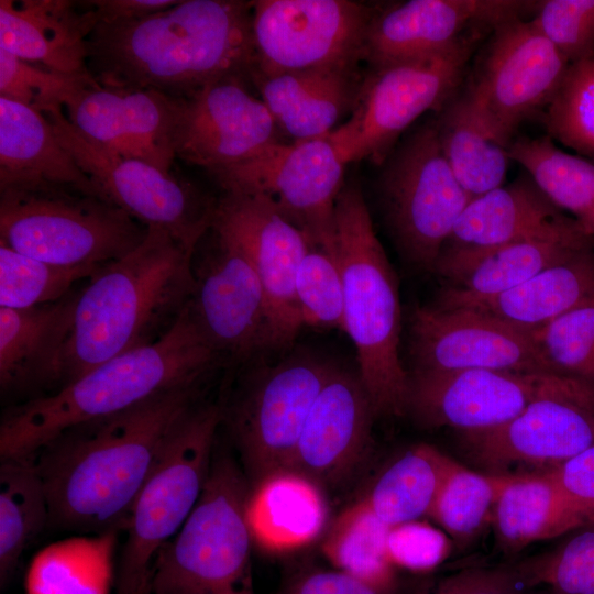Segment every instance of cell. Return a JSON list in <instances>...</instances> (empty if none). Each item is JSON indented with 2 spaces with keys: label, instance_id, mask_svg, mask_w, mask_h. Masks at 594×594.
<instances>
[{
  "label": "cell",
  "instance_id": "33",
  "mask_svg": "<svg viewBox=\"0 0 594 594\" xmlns=\"http://www.w3.org/2000/svg\"><path fill=\"white\" fill-rule=\"evenodd\" d=\"M593 300L594 246L546 268L508 292L455 308L473 309L535 330Z\"/></svg>",
  "mask_w": 594,
  "mask_h": 594
},
{
  "label": "cell",
  "instance_id": "21",
  "mask_svg": "<svg viewBox=\"0 0 594 594\" xmlns=\"http://www.w3.org/2000/svg\"><path fill=\"white\" fill-rule=\"evenodd\" d=\"M539 2L518 0H409L375 12L363 61L373 67L446 52L472 34L520 19Z\"/></svg>",
  "mask_w": 594,
  "mask_h": 594
},
{
  "label": "cell",
  "instance_id": "23",
  "mask_svg": "<svg viewBox=\"0 0 594 594\" xmlns=\"http://www.w3.org/2000/svg\"><path fill=\"white\" fill-rule=\"evenodd\" d=\"M574 226L579 224L565 216L528 175L472 198L457 220L435 271L455 283L488 251Z\"/></svg>",
  "mask_w": 594,
  "mask_h": 594
},
{
  "label": "cell",
  "instance_id": "44",
  "mask_svg": "<svg viewBox=\"0 0 594 594\" xmlns=\"http://www.w3.org/2000/svg\"><path fill=\"white\" fill-rule=\"evenodd\" d=\"M302 326L343 328L344 290L336 253L310 244L296 278Z\"/></svg>",
  "mask_w": 594,
  "mask_h": 594
},
{
  "label": "cell",
  "instance_id": "39",
  "mask_svg": "<svg viewBox=\"0 0 594 594\" xmlns=\"http://www.w3.org/2000/svg\"><path fill=\"white\" fill-rule=\"evenodd\" d=\"M510 475L474 472L453 460L428 516L453 539L465 542L492 518L497 497Z\"/></svg>",
  "mask_w": 594,
  "mask_h": 594
},
{
  "label": "cell",
  "instance_id": "3",
  "mask_svg": "<svg viewBox=\"0 0 594 594\" xmlns=\"http://www.w3.org/2000/svg\"><path fill=\"white\" fill-rule=\"evenodd\" d=\"M193 255L167 231L148 228L135 250L102 265L78 292L50 393L163 338L190 302Z\"/></svg>",
  "mask_w": 594,
  "mask_h": 594
},
{
  "label": "cell",
  "instance_id": "5",
  "mask_svg": "<svg viewBox=\"0 0 594 594\" xmlns=\"http://www.w3.org/2000/svg\"><path fill=\"white\" fill-rule=\"evenodd\" d=\"M336 255L344 290L342 330L355 346L359 377L376 415L402 416L409 375L399 359L397 277L356 184L344 185L337 199Z\"/></svg>",
  "mask_w": 594,
  "mask_h": 594
},
{
  "label": "cell",
  "instance_id": "28",
  "mask_svg": "<svg viewBox=\"0 0 594 594\" xmlns=\"http://www.w3.org/2000/svg\"><path fill=\"white\" fill-rule=\"evenodd\" d=\"M79 290L29 307H0V387L2 394L50 393L68 338ZM31 398V397H30Z\"/></svg>",
  "mask_w": 594,
  "mask_h": 594
},
{
  "label": "cell",
  "instance_id": "25",
  "mask_svg": "<svg viewBox=\"0 0 594 594\" xmlns=\"http://www.w3.org/2000/svg\"><path fill=\"white\" fill-rule=\"evenodd\" d=\"M375 415L359 374L336 366L309 411L289 470L319 485L340 480L365 454Z\"/></svg>",
  "mask_w": 594,
  "mask_h": 594
},
{
  "label": "cell",
  "instance_id": "36",
  "mask_svg": "<svg viewBox=\"0 0 594 594\" xmlns=\"http://www.w3.org/2000/svg\"><path fill=\"white\" fill-rule=\"evenodd\" d=\"M453 459L429 444L405 451L378 476L363 497L387 526L428 516Z\"/></svg>",
  "mask_w": 594,
  "mask_h": 594
},
{
  "label": "cell",
  "instance_id": "37",
  "mask_svg": "<svg viewBox=\"0 0 594 594\" xmlns=\"http://www.w3.org/2000/svg\"><path fill=\"white\" fill-rule=\"evenodd\" d=\"M50 509L33 458L1 460L0 580L14 574L31 542L48 528Z\"/></svg>",
  "mask_w": 594,
  "mask_h": 594
},
{
  "label": "cell",
  "instance_id": "50",
  "mask_svg": "<svg viewBox=\"0 0 594 594\" xmlns=\"http://www.w3.org/2000/svg\"><path fill=\"white\" fill-rule=\"evenodd\" d=\"M547 472L594 524V443Z\"/></svg>",
  "mask_w": 594,
  "mask_h": 594
},
{
  "label": "cell",
  "instance_id": "30",
  "mask_svg": "<svg viewBox=\"0 0 594 594\" xmlns=\"http://www.w3.org/2000/svg\"><path fill=\"white\" fill-rule=\"evenodd\" d=\"M245 517L253 542L266 552L279 554L319 538L327 526L328 506L318 483L286 469L250 486Z\"/></svg>",
  "mask_w": 594,
  "mask_h": 594
},
{
  "label": "cell",
  "instance_id": "6",
  "mask_svg": "<svg viewBox=\"0 0 594 594\" xmlns=\"http://www.w3.org/2000/svg\"><path fill=\"white\" fill-rule=\"evenodd\" d=\"M249 492L248 477L230 455L212 458L194 510L155 554L150 594H256Z\"/></svg>",
  "mask_w": 594,
  "mask_h": 594
},
{
  "label": "cell",
  "instance_id": "12",
  "mask_svg": "<svg viewBox=\"0 0 594 594\" xmlns=\"http://www.w3.org/2000/svg\"><path fill=\"white\" fill-rule=\"evenodd\" d=\"M345 165L326 136L274 143L212 176L224 193L267 198L310 244L336 253V204L345 185Z\"/></svg>",
  "mask_w": 594,
  "mask_h": 594
},
{
  "label": "cell",
  "instance_id": "49",
  "mask_svg": "<svg viewBox=\"0 0 594 594\" xmlns=\"http://www.w3.org/2000/svg\"><path fill=\"white\" fill-rule=\"evenodd\" d=\"M525 587L513 564L463 570L441 582L433 594H526Z\"/></svg>",
  "mask_w": 594,
  "mask_h": 594
},
{
  "label": "cell",
  "instance_id": "15",
  "mask_svg": "<svg viewBox=\"0 0 594 594\" xmlns=\"http://www.w3.org/2000/svg\"><path fill=\"white\" fill-rule=\"evenodd\" d=\"M252 74L359 67L374 11L350 0L252 1ZM251 76V77H252Z\"/></svg>",
  "mask_w": 594,
  "mask_h": 594
},
{
  "label": "cell",
  "instance_id": "34",
  "mask_svg": "<svg viewBox=\"0 0 594 594\" xmlns=\"http://www.w3.org/2000/svg\"><path fill=\"white\" fill-rule=\"evenodd\" d=\"M435 121L443 154L473 198L503 186L508 146L493 134L466 91L453 96Z\"/></svg>",
  "mask_w": 594,
  "mask_h": 594
},
{
  "label": "cell",
  "instance_id": "38",
  "mask_svg": "<svg viewBox=\"0 0 594 594\" xmlns=\"http://www.w3.org/2000/svg\"><path fill=\"white\" fill-rule=\"evenodd\" d=\"M388 530L362 498L331 522L321 549L338 571L389 593L395 574L386 549Z\"/></svg>",
  "mask_w": 594,
  "mask_h": 594
},
{
  "label": "cell",
  "instance_id": "13",
  "mask_svg": "<svg viewBox=\"0 0 594 594\" xmlns=\"http://www.w3.org/2000/svg\"><path fill=\"white\" fill-rule=\"evenodd\" d=\"M564 398L594 404V387L563 375L493 370H415L408 410L429 427L462 432L502 426L535 402Z\"/></svg>",
  "mask_w": 594,
  "mask_h": 594
},
{
  "label": "cell",
  "instance_id": "19",
  "mask_svg": "<svg viewBox=\"0 0 594 594\" xmlns=\"http://www.w3.org/2000/svg\"><path fill=\"white\" fill-rule=\"evenodd\" d=\"M415 370H493L561 375L532 330L468 309L417 308L410 321Z\"/></svg>",
  "mask_w": 594,
  "mask_h": 594
},
{
  "label": "cell",
  "instance_id": "9",
  "mask_svg": "<svg viewBox=\"0 0 594 594\" xmlns=\"http://www.w3.org/2000/svg\"><path fill=\"white\" fill-rule=\"evenodd\" d=\"M485 32L435 55L375 66L363 78L350 118L327 138L345 164L386 161L398 136L422 113L454 96Z\"/></svg>",
  "mask_w": 594,
  "mask_h": 594
},
{
  "label": "cell",
  "instance_id": "45",
  "mask_svg": "<svg viewBox=\"0 0 594 594\" xmlns=\"http://www.w3.org/2000/svg\"><path fill=\"white\" fill-rule=\"evenodd\" d=\"M532 334L561 375L594 387V300L532 330Z\"/></svg>",
  "mask_w": 594,
  "mask_h": 594
},
{
  "label": "cell",
  "instance_id": "52",
  "mask_svg": "<svg viewBox=\"0 0 594 594\" xmlns=\"http://www.w3.org/2000/svg\"><path fill=\"white\" fill-rule=\"evenodd\" d=\"M97 23H122L140 20L175 6L174 0H89L82 1Z\"/></svg>",
  "mask_w": 594,
  "mask_h": 594
},
{
  "label": "cell",
  "instance_id": "11",
  "mask_svg": "<svg viewBox=\"0 0 594 594\" xmlns=\"http://www.w3.org/2000/svg\"><path fill=\"white\" fill-rule=\"evenodd\" d=\"M43 113L61 144L107 200L145 227L167 231L195 253L212 227L218 199L173 173L86 140L69 123L63 107Z\"/></svg>",
  "mask_w": 594,
  "mask_h": 594
},
{
  "label": "cell",
  "instance_id": "27",
  "mask_svg": "<svg viewBox=\"0 0 594 594\" xmlns=\"http://www.w3.org/2000/svg\"><path fill=\"white\" fill-rule=\"evenodd\" d=\"M251 81L279 132L293 142L328 136L352 112L363 79L359 67L254 74Z\"/></svg>",
  "mask_w": 594,
  "mask_h": 594
},
{
  "label": "cell",
  "instance_id": "2",
  "mask_svg": "<svg viewBox=\"0 0 594 594\" xmlns=\"http://www.w3.org/2000/svg\"><path fill=\"white\" fill-rule=\"evenodd\" d=\"M252 1L180 0L146 18L97 23L87 67L103 86L153 89L174 98L256 66Z\"/></svg>",
  "mask_w": 594,
  "mask_h": 594
},
{
  "label": "cell",
  "instance_id": "24",
  "mask_svg": "<svg viewBox=\"0 0 594 594\" xmlns=\"http://www.w3.org/2000/svg\"><path fill=\"white\" fill-rule=\"evenodd\" d=\"M469 455L494 474L514 465L553 469L594 443V404L548 398L493 429L463 432Z\"/></svg>",
  "mask_w": 594,
  "mask_h": 594
},
{
  "label": "cell",
  "instance_id": "32",
  "mask_svg": "<svg viewBox=\"0 0 594 594\" xmlns=\"http://www.w3.org/2000/svg\"><path fill=\"white\" fill-rule=\"evenodd\" d=\"M492 520L497 543L507 553L588 524L547 471L512 474L497 497Z\"/></svg>",
  "mask_w": 594,
  "mask_h": 594
},
{
  "label": "cell",
  "instance_id": "14",
  "mask_svg": "<svg viewBox=\"0 0 594 594\" xmlns=\"http://www.w3.org/2000/svg\"><path fill=\"white\" fill-rule=\"evenodd\" d=\"M334 369L311 355L289 358L256 374L228 410L221 408L250 486L290 469L309 411Z\"/></svg>",
  "mask_w": 594,
  "mask_h": 594
},
{
  "label": "cell",
  "instance_id": "20",
  "mask_svg": "<svg viewBox=\"0 0 594 594\" xmlns=\"http://www.w3.org/2000/svg\"><path fill=\"white\" fill-rule=\"evenodd\" d=\"M278 128L246 79L223 78L178 98L176 158L211 175L280 142Z\"/></svg>",
  "mask_w": 594,
  "mask_h": 594
},
{
  "label": "cell",
  "instance_id": "26",
  "mask_svg": "<svg viewBox=\"0 0 594 594\" xmlns=\"http://www.w3.org/2000/svg\"><path fill=\"white\" fill-rule=\"evenodd\" d=\"M96 24L82 1L1 0L0 48L57 72L89 75L88 40Z\"/></svg>",
  "mask_w": 594,
  "mask_h": 594
},
{
  "label": "cell",
  "instance_id": "10",
  "mask_svg": "<svg viewBox=\"0 0 594 594\" xmlns=\"http://www.w3.org/2000/svg\"><path fill=\"white\" fill-rule=\"evenodd\" d=\"M380 193L404 256L421 270L435 271L457 220L473 198L443 154L436 121L421 125L391 152Z\"/></svg>",
  "mask_w": 594,
  "mask_h": 594
},
{
  "label": "cell",
  "instance_id": "42",
  "mask_svg": "<svg viewBox=\"0 0 594 594\" xmlns=\"http://www.w3.org/2000/svg\"><path fill=\"white\" fill-rule=\"evenodd\" d=\"M514 565L527 587L544 584L554 594H594V524Z\"/></svg>",
  "mask_w": 594,
  "mask_h": 594
},
{
  "label": "cell",
  "instance_id": "35",
  "mask_svg": "<svg viewBox=\"0 0 594 594\" xmlns=\"http://www.w3.org/2000/svg\"><path fill=\"white\" fill-rule=\"evenodd\" d=\"M508 155L541 191L594 239V163L560 150L549 136L510 142Z\"/></svg>",
  "mask_w": 594,
  "mask_h": 594
},
{
  "label": "cell",
  "instance_id": "51",
  "mask_svg": "<svg viewBox=\"0 0 594 594\" xmlns=\"http://www.w3.org/2000/svg\"><path fill=\"white\" fill-rule=\"evenodd\" d=\"M287 594H389L341 571H317L298 579Z\"/></svg>",
  "mask_w": 594,
  "mask_h": 594
},
{
  "label": "cell",
  "instance_id": "4",
  "mask_svg": "<svg viewBox=\"0 0 594 594\" xmlns=\"http://www.w3.org/2000/svg\"><path fill=\"white\" fill-rule=\"evenodd\" d=\"M224 361L194 320L189 304L153 344L118 355L48 394L7 408L0 460L32 457L65 429L129 409L170 388L206 381Z\"/></svg>",
  "mask_w": 594,
  "mask_h": 594
},
{
  "label": "cell",
  "instance_id": "47",
  "mask_svg": "<svg viewBox=\"0 0 594 594\" xmlns=\"http://www.w3.org/2000/svg\"><path fill=\"white\" fill-rule=\"evenodd\" d=\"M531 20L570 64L594 56V0L540 1Z\"/></svg>",
  "mask_w": 594,
  "mask_h": 594
},
{
  "label": "cell",
  "instance_id": "22",
  "mask_svg": "<svg viewBox=\"0 0 594 594\" xmlns=\"http://www.w3.org/2000/svg\"><path fill=\"white\" fill-rule=\"evenodd\" d=\"M86 140L172 173L178 98L153 89L111 87L96 80L64 107Z\"/></svg>",
  "mask_w": 594,
  "mask_h": 594
},
{
  "label": "cell",
  "instance_id": "7",
  "mask_svg": "<svg viewBox=\"0 0 594 594\" xmlns=\"http://www.w3.org/2000/svg\"><path fill=\"white\" fill-rule=\"evenodd\" d=\"M147 230L111 201L76 189L0 190V243L46 263L105 265L135 250Z\"/></svg>",
  "mask_w": 594,
  "mask_h": 594
},
{
  "label": "cell",
  "instance_id": "31",
  "mask_svg": "<svg viewBox=\"0 0 594 594\" xmlns=\"http://www.w3.org/2000/svg\"><path fill=\"white\" fill-rule=\"evenodd\" d=\"M593 246L594 239L585 234L580 226L512 242L476 258L455 282V286L440 294L433 306L452 309L501 295Z\"/></svg>",
  "mask_w": 594,
  "mask_h": 594
},
{
  "label": "cell",
  "instance_id": "53",
  "mask_svg": "<svg viewBox=\"0 0 594 594\" xmlns=\"http://www.w3.org/2000/svg\"><path fill=\"white\" fill-rule=\"evenodd\" d=\"M135 594H150V587H144L143 590L139 591L138 593Z\"/></svg>",
  "mask_w": 594,
  "mask_h": 594
},
{
  "label": "cell",
  "instance_id": "1",
  "mask_svg": "<svg viewBox=\"0 0 594 594\" xmlns=\"http://www.w3.org/2000/svg\"><path fill=\"white\" fill-rule=\"evenodd\" d=\"M204 382L77 424L43 444L32 458L47 497L48 528L101 535L125 530L169 436L198 405Z\"/></svg>",
  "mask_w": 594,
  "mask_h": 594
},
{
  "label": "cell",
  "instance_id": "8",
  "mask_svg": "<svg viewBox=\"0 0 594 594\" xmlns=\"http://www.w3.org/2000/svg\"><path fill=\"white\" fill-rule=\"evenodd\" d=\"M221 422L220 406L197 405L169 436L132 507L117 594L148 586L155 554L183 527L202 494Z\"/></svg>",
  "mask_w": 594,
  "mask_h": 594
},
{
  "label": "cell",
  "instance_id": "40",
  "mask_svg": "<svg viewBox=\"0 0 594 594\" xmlns=\"http://www.w3.org/2000/svg\"><path fill=\"white\" fill-rule=\"evenodd\" d=\"M101 266L55 265L0 243V307L22 309L57 301Z\"/></svg>",
  "mask_w": 594,
  "mask_h": 594
},
{
  "label": "cell",
  "instance_id": "18",
  "mask_svg": "<svg viewBox=\"0 0 594 594\" xmlns=\"http://www.w3.org/2000/svg\"><path fill=\"white\" fill-rule=\"evenodd\" d=\"M251 257L266 297L270 349H284L304 327L296 296L299 264L310 246L306 234L267 198L224 193L212 227Z\"/></svg>",
  "mask_w": 594,
  "mask_h": 594
},
{
  "label": "cell",
  "instance_id": "46",
  "mask_svg": "<svg viewBox=\"0 0 594 594\" xmlns=\"http://www.w3.org/2000/svg\"><path fill=\"white\" fill-rule=\"evenodd\" d=\"M94 81L90 74L57 72L23 61L0 48V97L36 111L64 108L77 92Z\"/></svg>",
  "mask_w": 594,
  "mask_h": 594
},
{
  "label": "cell",
  "instance_id": "54",
  "mask_svg": "<svg viewBox=\"0 0 594 594\" xmlns=\"http://www.w3.org/2000/svg\"><path fill=\"white\" fill-rule=\"evenodd\" d=\"M528 594V593H526ZM539 594H554L553 592L549 591V592H544V593H539Z\"/></svg>",
  "mask_w": 594,
  "mask_h": 594
},
{
  "label": "cell",
  "instance_id": "16",
  "mask_svg": "<svg viewBox=\"0 0 594 594\" xmlns=\"http://www.w3.org/2000/svg\"><path fill=\"white\" fill-rule=\"evenodd\" d=\"M570 63L532 20L493 30L466 94L493 134L509 146L519 124L548 106Z\"/></svg>",
  "mask_w": 594,
  "mask_h": 594
},
{
  "label": "cell",
  "instance_id": "17",
  "mask_svg": "<svg viewBox=\"0 0 594 594\" xmlns=\"http://www.w3.org/2000/svg\"><path fill=\"white\" fill-rule=\"evenodd\" d=\"M211 244L193 257L190 314L223 361H244L270 349L268 308L249 254L211 228Z\"/></svg>",
  "mask_w": 594,
  "mask_h": 594
},
{
  "label": "cell",
  "instance_id": "48",
  "mask_svg": "<svg viewBox=\"0 0 594 594\" xmlns=\"http://www.w3.org/2000/svg\"><path fill=\"white\" fill-rule=\"evenodd\" d=\"M387 556L394 566L414 572H427L449 556L451 543L442 530L413 520L389 527Z\"/></svg>",
  "mask_w": 594,
  "mask_h": 594
},
{
  "label": "cell",
  "instance_id": "41",
  "mask_svg": "<svg viewBox=\"0 0 594 594\" xmlns=\"http://www.w3.org/2000/svg\"><path fill=\"white\" fill-rule=\"evenodd\" d=\"M544 109L548 135L594 161V56L569 65Z\"/></svg>",
  "mask_w": 594,
  "mask_h": 594
},
{
  "label": "cell",
  "instance_id": "43",
  "mask_svg": "<svg viewBox=\"0 0 594 594\" xmlns=\"http://www.w3.org/2000/svg\"><path fill=\"white\" fill-rule=\"evenodd\" d=\"M111 562L103 552L59 549L46 551L30 566L28 594H109Z\"/></svg>",
  "mask_w": 594,
  "mask_h": 594
},
{
  "label": "cell",
  "instance_id": "29",
  "mask_svg": "<svg viewBox=\"0 0 594 594\" xmlns=\"http://www.w3.org/2000/svg\"><path fill=\"white\" fill-rule=\"evenodd\" d=\"M41 187L70 188L106 199L61 144L43 112L0 97V190Z\"/></svg>",
  "mask_w": 594,
  "mask_h": 594
}]
</instances>
